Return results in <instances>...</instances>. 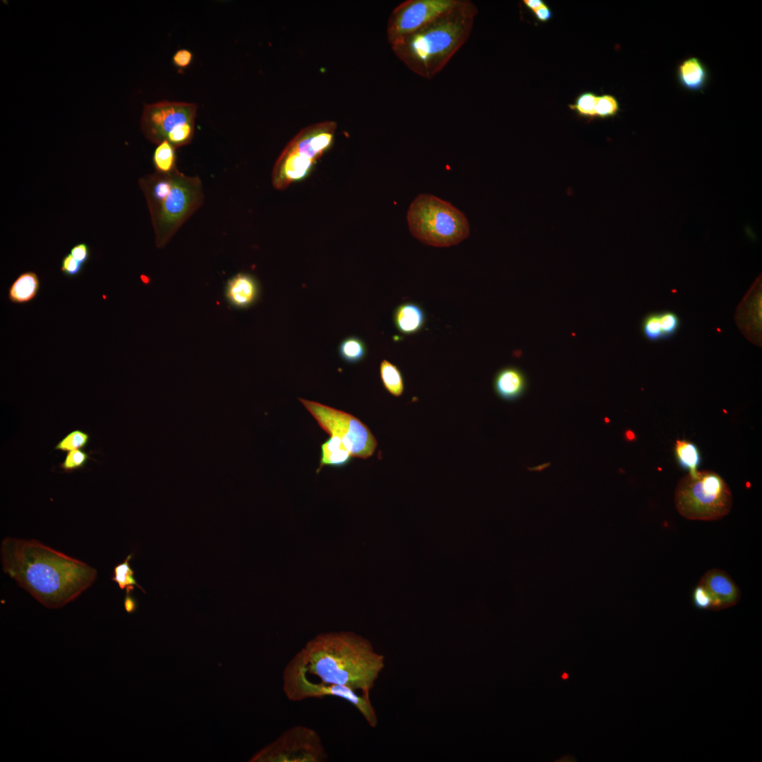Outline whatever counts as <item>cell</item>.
<instances>
[{
  "instance_id": "cell-14",
  "label": "cell",
  "mask_w": 762,
  "mask_h": 762,
  "mask_svg": "<svg viewBox=\"0 0 762 762\" xmlns=\"http://www.w3.org/2000/svg\"><path fill=\"white\" fill-rule=\"evenodd\" d=\"M260 296V284L250 274L238 273L229 279L226 284L225 297L234 308H248L258 301Z\"/></svg>"
},
{
  "instance_id": "cell-32",
  "label": "cell",
  "mask_w": 762,
  "mask_h": 762,
  "mask_svg": "<svg viewBox=\"0 0 762 762\" xmlns=\"http://www.w3.org/2000/svg\"><path fill=\"white\" fill-rule=\"evenodd\" d=\"M83 265L70 253L63 258L61 270L66 276L73 277L80 273Z\"/></svg>"
},
{
  "instance_id": "cell-23",
  "label": "cell",
  "mask_w": 762,
  "mask_h": 762,
  "mask_svg": "<svg viewBox=\"0 0 762 762\" xmlns=\"http://www.w3.org/2000/svg\"><path fill=\"white\" fill-rule=\"evenodd\" d=\"M675 455L679 465L689 472L697 471L701 457L697 447L687 440H677L675 447Z\"/></svg>"
},
{
  "instance_id": "cell-13",
  "label": "cell",
  "mask_w": 762,
  "mask_h": 762,
  "mask_svg": "<svg viewBox=\"0 0 762 762\" xmlns=\"http://www.w3.org/2000/svg\"><path fill=\"white\" fill-rule=\"evenodd\" d=\"M698 583L709 594L712 600V610H722L736 605L741 597V591L732 578L725 571L712 569L707 571Z\"/></svg>"
},
{
  "instance_id": "cell-21",
  "label": "cell",
  "mask_w": 762,
  "mask_h": 762,
  "mask_svg": "<svg viewBox=\"0 0 762 762\" xmlns=\"http://www.w3.org/2000/svg\"><path fill=\"white\" fill-rule=\"evenodd\" d=\"M380 379L385 389L392 396L400 397L404 391V381L399 368L385 359L380 364Z\"/></svg>"
},
{
  "instance_id": "cell-10",
  "label": "cell",
  "mask_w": 762,
  "mask_h": 762,
  "mask_svg": "<svg viewBox=\"0 0 762 762\" xmlns=\"http://www.w3.org/2000/svg\"><path fill=\"white\" fill-rule=\"evenodd\" d=\"M328 756L317 732L296 725L285 731L276 741L260 750L252 761L324 762Z\"/></svg>"
},
{
  "instance_id": "cell-38",
  "label": "cell",
  "mask_w": 762,
  "mask_h": 762,
  "mask_svg": "<svg viewBox=\"0 0 762 762\" xmlns=\"http://www.w3.org/2000/svg\"><path fill=\"white\" fill-rule=\"evenodd\" d=\"M625 437L628 440H632L634 439V434L631 430H627L625 433Z\"/></svg>"
},
{
  "instance_id": "cell-25",
  "label": "cell",
  "mask_w": 762,
  "mask_h": 762,
  "mask_svg": "<svg viewBox=\"0 0 762 762\" xmlns=\"http://www.w3.org/2000/svg\"><path fill=\"white\" fill-rule=\"evenodd\" d=\"M598 95L592 91H584L579 94L573 103L568 107L578 116L591 121L595 119V106Z\"/></svg>"
},
{
  "instance_id": "cell-36",
  "label": "cell",
  "mask_w": 762,
  "mask_h": 762,
  "mask_svg": "<svg viewBox=\"0 0 762 762\" xmlns=\"http://www.w3.org/2000/svg\"><path fill=\"white\" fill-rule=\"evenodd\" d=\"M125 610L128 613H133L138 607V604L134 598H133L130 593H126L123 601Z\"/></svg>"
},
{
  "instance_id": "cell-19",
  "label": "cell",
  "mask_w": 762,
  "mask_h": 762,
  "mask_svg": "<svg viewBox=\"0 0 762 762\" xmlns=\"http://www.w3.org/2000/svg\"><path fill=\"white\" fill-rule=\"evenodd\" d=\"M40 290L38 276L33 272L20 274L8 289V298L13 303H25L32 301Z\"/></svg>"
},
{
  "instance_id": "cell-3",
  "label": "cell",
  "mask_w": 762,
  "mask_h": 762,
  "mask_svg": "<svg viewBox=\"0 0 762 762\" xmlns=\"http://www.w3.org/2000/svg\"><path fill=\"white\" fill-rule=\"evenodd\" d=\"M477 14L472 1L458 0L432 22L392 44V49L411 71L433 78L468 40Z\"/></svg>"
},
{
  "instance_id": "cell-1",
  "label": "cell",
  "mask_w": 762,
  "mask_h": 762,
  "mask_svg": "<svg viewBox=\"0 0 762 762\" xmlns=\"http://www.w3.org/2000/svg\"><path fill=\"white\" fill-rule=\"evenodd\" d=\"M0 549L4 573L47 608L73 600L97 578L95 568L34 539L6 538Z\"/></svg>"
},
{
  "instance_id": "cell-35",
  "label": "cell",
  "mask_w": 762,
  "mask_h": 762,
  "mask_svg": "<svg viewBox=\"0 0 762 762\" xmlns=\"http://www.w3.org/2000/svg\"><path fill=\"white\" fill-rule=\"evenodd\" d=\"M536 20L540 23H547L553 16V13L549 6L546 4L545 6L538 8L532 12Z\"/></svg>"
},
{
  "instance_id": "cell-2",
  "label": "cell",
  "mask_w": 762,
  "mask_h": 762,
  "mask_svg": "<svg viewBox=\"0 0 762 762\" xmlns=\"http://www.w3.org/2000/svg\"><path fill=\"white\" fill-rule=\"evenodd\" d=\"M385 667V657L372 643L351 631L320 634L308 641L284 670L326 684L346 687L369 697Z\"/></svg>"
},
{
  "instance_id": "cell-30",
  "label": "cell",
  "mask_w": 762,
  "mask_h": 762,
  "mask_svg": "<svg viewBox=\"0 0 762 762\" xmlns=\"http://www.w3.org/2000/svg\"><path fill=\"white\" fill-rule=\"evenodd\" d=\"M659 320L663 339L674 335L679 327V318L672 312L667 311L659 313Z\"/></svg>"
},
{
  "instance_id": "cell-26",
  "label": "cell",
  "mask_w": 762,
  "mask_h": 762,
  "mask_svg": "<svg viewBox=\"0 0 762 762\" xmlns=\"http://www.w3.org/2000/svg\"><path fill=\"white\" fill-rule=\"evenodd\" d=\"M619 111V102L614 95L610 94L598 95L595 106V119L612 118L617 116Z\"/></svg>"
},
{
  "instance_id": "cell-12",
  "label": "cell",
  "mask_w": 762,
  "mask_h": 762,
  "mask_svg": "<svg viewBox=\"0 0 762 762\" xmlns=\"http://www.w3.org/2000/svg\"><path fill=\"white\" fill-rule=\"evenodd\" d=\"M458 0H407L390 13L387 37L390 45L413 33L450 8Z\"/></svg>"
},
{
  "instance_id": "cell-17",
  "label": "cell",
  "mask_w": 762,
  "mask_h": 762,
  "mask_svg": "<svg viewBox=\"0 0 762 762\" xmlns=\"http://www.w3.org/2000/svg\"><path fill=\"white\" fill-rule=\"evenodd\" d=\"M396 328L402 334L410 335L418 332L425 322V314L423 308L413 302L399 305L393 313Z\"/></svg>"
},
{
  "instance_id": "cell-33",
  "label": "cell",
  "mask_w": 762,
  "mask_h": 762,
  "mask_svg": "<svg viewBox=\"0 0 762 762\" xmlns=\"http://www.w3.org/2000/svg\"><path fill=\"white\" fill-rule=\"evenodd\" d=\"M193 59V53L187 49H179L173 55L172 63L179 69L188 67Z\"/></svg>"
},
{
  "instance_id": "cell-15",
  "label": "cell",
  "mask_w": 762,
  "mask_h": 762,
  "mask_svg": "<svg viewBox=\"0 0 762 762\" xmlns=\"http://www.w3.org/2000/svg\"><path fill=\"white\" fill-rule=\"evenodd\" d=\"M492 387L496 395L507 401L519 399L526 392L528 380L518 367L509 365L500 369L494 376Z\"/></svg>"
},
{
  "instance_id": "cell-6",
  "label": "cell",
  "mask_w": 762,
  "mask_h": 762,
  "mask_svg": "<svg viewBox=\"0 0 762 762\" xmlns=\"http://www.w3.org/2000/svg\"><path fill=\"white\" fill-rule=\"evenodd\" d=\"M678 513L689 520L716 521L732 509V492L724 479L710 471L689 472L677 483L674 496Z\"/></svg>"
},
{
  "instance_id": "cell-11",
  "label": "cell",
  "mask_w": 762,
  "mask_h": 762,
  "mask_svg": "<svg viewBox=\"0 0 762 762\" xmlns=\"http://www.w3.org/2000/svg\"><path fill=\"white\" fill-rule=\"evenodd\" d=\"M284 691L293 701L332 696L341 698L352 704L363 716L368 725L375 727L378 720L370 698L359 695L344 686L326 684L310 679L303 675L284 670Z\"/></svg>"
},
{
  "instance_id": "cell-29",
  "label": "cell",
  "mask_w": 762,
  "mask_h": 762,
  "mask_svg": "<svg viewBox=\"0 0 762 762\" xmlns=\"http://www.w3.org/2000/svg\"><path fill=\"white\" fill-rule=\"evenodd\" d=\"M88 457V454L81 449L72 450L68 452L64 461L60 466L66 472H72L82 468Z\"/></svg>"
},
{
  "instance_id": "cell-22",
  "label": "cell",
  "mask_w": 762,
  "mask_h": 762,
  "mask_svg": "<svg viewBox=\"0 0 762 762\" xmlns=\"http://www.w3.org/2000/svg\"><path fill=\"white\" fill-rule=\"evenodd\" d=\"M338 349L341 358L352 364L363 360L367 354L365 343L356 336H350L344 339L340 342Z\"/></svg>"
},
{
  "instance_id": "cell-28",
  "label": "cell",
  "mask_w": 762,
  "mask_h": 762,
  "mask_svg": "<svg viewBox=\"0 0 762 762\" xmlns=\"http://www.w3.org/2000/svg\"><path fill=\"white\" fill-rule=\"evenodd\" d=\"M642 331L644 336L651 341H658L663 339L659 320V313L648 315L642 323Z\"/></svg>"
},
{
  "instance_id": "cell-20",
  "label": "cell",
  "mask_w": 762,
  "mask_h": 762,
  "mask_svg": "<svg viewBox=\"0 0 762 762\" xmlns=\"http://www.w3.org/2000/svg\"><path fill=\"white\" fill-rule=\"evenodd\" d=\"M176 147L167 140L157 144L153 153L152 161L158 174L167 175L179 171L176 167Z\"/></svg>"
},
{
  "instance_id": "cell-5",
  "label": "cell",
  "mask_w": 762,
  "mask_h": 762,
  "mask_svg": "<svg viewBox=\"0 0 762 762\" xmlns=\"http://www.w3.org/2000/svg\"><path fill=\"white\" fill-rule=\"evenodd\" d=\"M406 218L412 236L428 246L449 247L469 236V224L464 214L432 195H418L411 203Z\"/></svg>"
},
{
  "instance_id": "cell-4",
  "label": "cell",
  "mask_w": 762,
  "mask_h": 762,
  "mask_svg": "<svg viewBox=\"0 0 762 762\" xmlns=\"http://www.w3.org/2000/svg\"><path fill=\"white\" fill-rule=\"evenodd\" d=\"M146 183L157 243L164 247L183 224L202 206L204 191L198 176H187L179 171L158 174Z\"/></svg>"
},
{
  "instance_id": "cell-16",
  "label": "cell",
  "mask_w": 762,
  "mask_h": 762,
  "mask_svg": "<svg viewBox=\"0 0 762 762\" xmlns=\"http://www.w3.org/2000/svg\"><path fill=\"white\" fill-rule=\"evenodd\" d=\"M676 75L679 85L690 92H702L710 78L706 64L695 56L682 61L677 67Z\"/></svg>"
},
{
  "instance_id": "cell-39",
  "label": "cell",
  "mask_w": 762,
  "mask_h": 762,
  "mask_svg": "<svg viewBox=\"0 0 762 762\" xmlns=\"http://www.w3.org/2000/svg\"><path fill=\"white\" fill-rule=\"evenodd\" d=\"M562 678H563V679H567V674H564V675H563V676H562Z\"/></svg>"
},
{
  "instance_id": "cell-7",
  "label": "cell",
  "mask_w": 762,
  "mask_h": 762,
  "mask_svg": "<svg viewBox=\"0 0 762 762\" xmlns=\"http://www.w3.org/2000/svg\"><path fill=\"white\" fill-rule=\"evenodd\" d=\"M337 129L334 121H323L302 128L286 145L272 171L273 187L284 190L304 179L330 147Z\"/></svg>"
},
{
  "instance_id": "cell-27",
  "label": "cell",
  "mask_w": 762,
  "mask_h": 762,
  "mask_svg": "<svg viewBox=\"0 0 762 762\" xmlns=\"http://www.w3.org/2000/svg\"><path fill=\"white\" fill-rule=\"evenodd\" d=\"M89 435L87 433L80 430H75L59 442L55 449L63 452L80 449L87 445Z\"/></svg>"
},
{
  "instance_id": "cell-34",
  "label": "cell",
  "mask_w": 762,
  "mask_h": 762,
  "mask_svg": "<svg viewBox=\"0 0 762 762\" xmlns=\"http://www.w3.org/2000/svg\"><path fill=\"white\" fill-rule=\"evenodd\" d=\"M70 253L82 265H84L90 257L88 246L85 243H80L73 246Z\"/></svg>"
},
{
  "instance_id": "cell-37",
  "label": "cell",
  "mask_w": 762,
  "mask_h": 762,
  "mask_svg": "<svg viewBox=\"0 0 762 762\" xmlns=\"http://www.w3.org/2000/svg\"><path fill=\"white\" fill-rule=\"evenodd\" d=\"M522 4L528 10L531 12L546 4V3L543 0H523Z\"/></svg>"
},
{
  "instance_id": "cell-24",
  "label": "cell",
  "mask_w": 762,
  "mask_h": 762,
  "mask_svg": "<svg viewBox=\"0 0 762 762\" xmlns=\"http://www.w3.org/2000/svg\"><path fill=\"white\" fill-rule=\"evenodd\" d=\"M132 557V554L128 555L122 563L115 566L111 580L117 583L120 589H126V593L133 591L134 586H137L143 593H145V590L136 582L134 578V571L129 564Z\"/></svg>"
},
{
  "instance_id": "cell-9",
  "label": "cell",
  "mask_w": 762,
  "mask_h": 762,
  "mask_svg": "<svg viewBox=\"0 0 762 762\" xmlns=\"http://www.w3.org/2000/svg\"><path fill=\"white\" fill-rule=\"evenodd\" d=\"M298 400L327 433L341 439L353 457L366 459L374 454L377 440L358 418L317 401L302 398Z\"/></svg>"
},
{
  "instance_id": "cell-18",
  "label": "cell",
  "mask_w": 762,
  "mask_h": 762,
  "mask_svg": "<svg viewBox=\"0 0 762 762\" xmlns=\"http://www.w3.org/2000/svg\"><path fill=\"white\" fill-rule=\"evenodd\" d=\"M321 454L320 465L316 473L325 466L344 467L352 460L353 456L346 450L341 439L337 436H330L320 446Z\"/></svg>"
},
{
  "instance_id": "cell-8",
  "label": "cell",
  "mask_w": 762,
  "mask_h": 762,
  "mask_svg": "<svg viewBox=\"0 0 762 762\" xmlns=\"http://www.w3.org/2000/svg\"><path fill=\"white\" fill-rule=\"evenodd\" d=\"M196 113L194 103L163 100L145 104L142 127L147 138L156 144L167 140L178 148L192 141Z\"/></svg>"
},
{
  "instance_id": "cell-31",
  "label": "cell",
  "mask_w": 762,
  "mask_h": 762,
  "mask_svg": "<svg viewBox=\"0 0 762 762\" xmlns=\"http://www.w3.org/2000/svg\"><path fill=\"white\" fill-rule=\"evenodd\" d=\"M693 601L695 606L702 610H712L711 598L706 589L699 583L693 592Z\"/></svg>"
}]
</instances>
